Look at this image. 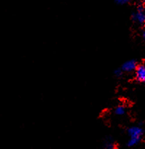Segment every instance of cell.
Wrapping results in <instances>:
<instances>
[{
  "instance_id": "cell-3",
  "label": "cell",
  "mask_w": 145,
  "mask_h": 149,
  "mask_svg": "<svg viewBox=\"0 0 145 149\" xmlns=\"http://www.w3.org/2000/svg\"><path fill=\"white\" fill-rule=\"evenodd\" d=\"M127 134L130 137H137V138H143L144 135V130L140 126H132L127 129Z\"/></svg>"
},
{
  "instance_id": "cell-2",
  "label": "cell",
  "mask_w": 145,
  "mask_h": 149,
  "mask_svg": "<svg viewBox=\"0 0 145 149\" xmlns=\"http://www.w3.org/2000/svg\"><path fill=\"white\" fill-rule=\"evenodd\" d=\"M135 79L139 83L145 81V65L144 64H138L135 69Z\"/></svg>"
},
{
  "instance_id": "cell-9",
  "label": "cell",
  "mask_w": 145,
  "mask_h": 149,
  "mask_svg": "<svg viewBox=\"0 0 145 149\" xmlns=\"http://www.w3.org/2000/svg\"><path fill=\"white\" fill-rule=\"evenodd\" d=\"M130 0H115V2L118 5H124L130 2Z\"/></svg>"
},
{
  "instance_id": "cell-7",
  "label": "cell",
  "mask_w": 145,
  "mask_h": 149,
  "mask_svg": "<svg viewBox=\"0 0 145 149\" xmlns=\"http://www.w3.org/2000/svg\"><path fill=\"white\" fill-rule=\"evenodd\" d=\"M126 111V109L125 106H118L115 109L114 113L116 115H118V116H122V115L125 114Z\"/></svg>"
},
{
  "instance_id": "cell-10",
  "label": "cell",
  "mask_w": 145,
  "mask_h": 149,
  "mask_svg": "<svg viewBox=\"0 0 145 149\" xmlns=\"http://www.w3.org/2000/svg\"><path fill=\"white\" fill-rule=\"evenodd\" d=\"M142 38H143L144 40V39H145V31H144V30H143V32L142 33Z\"/></svg>"
},
{
  "instance_id": "cell-5",
  "label": "cell",
  "mask_w": 145,
  "mask_h": 149,
  "mask_svg": "<svg viewBox=\"0 0 145 149\" xmlns=\"http://www.w3.org/2000/svg\"><path fill=\"white\" fill-rule=\"evenodd\" d=\"M103 146L105 149H115L117 148L116 143L112 136H107L103 140Z\"/></svg>"
},
{
  "instance_id": "cell-6",
  "label": "cell",
  "mask_w": 145,
  "mask_h": 149,
  "mask_svg": "<svg viewBox=\"0 0 145 149\" xmlns=\"http://www.w3.org/2000/svg\"><path fill=\"white\" fill-rule=\"evenodd\" d=\"M143 138H137V137H130L128 142L126 143V146L131 148V147L136 146L138 144L142 142Z\"/></svg>"
},
{
  "instance_id": "cell-4",
  "label": "cell",
  "mask_w": 145,
  "mask_h": 149,
  "mask_svg": "<svg viewBox=\"0 0 145 149\" xmlns=\"http://www.w3.org/2000/svg\"><path fill=\"white\" fill-rule=\"evenodd\" d=\"M136 14V22L140 25H144L145 23V11H144V6L143 4H140L138 5L137 10L135 11Z\"/></svg>"
},
{
  "instance_id": "cell-8",
  "label": "cell",
  "mask_w": 145,
  "mask_h": 149,
  "mask_svg": "<svg viewBox=\"0 0 145 149\" xmlns=\"http://www.w3.org/2000/svg\"><path fill=\"white\" fill-rule=\"evenodd\" d=\"M123 74H124V72H123V70L120 68H116L114 71V75L116 77H117V78H121L123 76Z\"/></svg>"
},
{
  "instance_id": "cell-1",
  "label": "cell",
  "mask_w": 145,
  "mask_h": 149,
  "mask_svg": "<svg viewBox=\"0 0 145 149\" xmlns=\"http://www.w3.org/2000/svg\"><path fill=\"white\" fill-rule=\"evenodd\" d=\"M138 64L139 63H138L136 60H128V61H126V62H124L122 64L120 68L123 70V71L124 73H131L135 71V69L137 67Z\"/></svg>"
}]
</instances>
